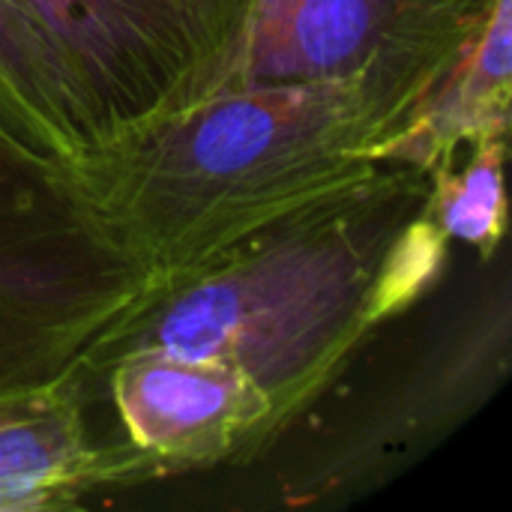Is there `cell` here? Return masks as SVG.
<instances>
[{"instance_id": "cell-1", "label": "cell", "mask_w": 512, "mask_h": 512, "mask_svg": "<svg viewBox=\"0 0 512 512\" xmlns=\"http://www.w3.org/2000/svg\"><path fill=\"white\" fill-rule=\"evenodd\" d=\"M441 69L219 87L69 168L102 222L165 279L375 168L372 150Z\"/></svg>"}, {"instance_id": "cell-2", "label": "cell", "mask_w": 512, "mask_h": 512, "mask_svg": "<svg viewBox=\"0 0 512 512\" xmlns=\"http://www.w3.org/2000/svg\"><path fill=\"white\" fill-rule=\"evenodd\" d=\"M429 186L432 177L414 165L378 162L156 279L150 297L87 357L81 387L135 351L213 360L267 399L282 432L378 333L372 291L381 261Z\"/></svg>"}, {"instance_id": "cell-3", "label": "cell", "mask_w": 512, "mask_h": 512, "mask_svg": "<svg viewBox=\"0 0 512 512\" xmlns=\"http://www.w3.org/2000/svg\"><path fill=\"white\" fill-rule=\"evenodd\" d=\"M153 285L69 162L0 132V396L78 381Z\"/></svg>"}, {"instance_id": "cell-4", "label": "cell", "mask_w": 512, "mask_h": 512, "mask_svg": "<svg viewBox=\"0 0 512 512\" xmlns=\"http://www.w3.org/2000/svg\"><path fill=\"white\" fill-rule=\"evenodd\" d=\"M21 6L72 69L102 144L204 96L252 0H21Z\"/></svg>"}, {"instance_id": "cell-5", "label": "cell", "mask_w": 512, "mask_h": 512, "mask_svg": "<svg viewBox=\"0 0 512 512\" xmlns=\"http://www.w3.org/2000/svg\"><path fill=\"white\" fill-rule=\"evenodd\" d=\"M486 0H252L210 87L441 69Z\"/></svg>"}, {"instance_id": "cell-6", "label": "cell", "mask_w": 512, "mask_h": 512, "mask_svg": "<svg viewBox=\"0 0 512 512\" xmlns=\"http://www.w3.org/2000/svg\"><path fill=\"white\" fill-rule=\"evenodd\" d=\"M117 420L156 480L225 465L279 432L267 399L231 366L135 351L102 375Z\"/></svg>"}, {"instance_id": "cell-7", "label": "cell", "mask_w": 512, "mask_h": 512, "mask_svg": "<svg viewBox=\"0 0 512 512\" xmlns=\"http://www.w3.org/2000/svg\"><path fill=\"white\" fill-rule=\"evenodd\" d=\"M510 297L501 291L489 300L474 324L438 354L435 366L417 372L396 399L384 402L348 447L327 459V468L312 474L291 501H318L372 486L402 456H411L426 441L444 438L456 423L468 420L507 378L510 369Z\"/></svg>"}, {"instance_id": "cell-8", "label": "cell", "mask_w": 512, "mask_h": 512, "mask_svg": "<svg viewBox=\"0 0 512 512\" xmlns=\"http://www.w3.org/2000/svg\"><path fill=\"white\" fill-rule=\"evenodd\" d=\"M84 393L69 378L0 396V512L69 510L102 489L156 480L132 444L90 438Z\"/></svg>"}, {"instance_id": "cell-9", "label": "cell", "mask_w": 512, "mask_h": 512, "mask_svg": "<svg viewBox=\"0 0 512 512\" xmlns=\"http://www.w3.org/2000/svg\"><path fill=\"white\" fill-rule=\"evenodd\" d=\"M512 0H486L477 24L414 102L378 141L372 162L414 165L426 174L456 162L480 138L510 135Z\"/></svg>"}, {"instance_id": "cell-10", "label": "cell", "mask_w": 512, "mask_h": 512, "mask_svg": "<svg viewBox=\"0 0 512 512\" xmlns=\"http://www.w3.org/2000/svg\"><path fill=\"white\" fill-rule=\"evenodd\" d=\"M0 132L60 162L99 144L72 69L21 0H0Z\"/></svg>"}, {"instance_id": "cell-11", "label": "cell", "mask_w": 512, "mask_h": 512, "mask_svg": "<svg viewBox=\"0 0 512 512\" xmlns=\"http://www.w3.org/2000/svg\"><path fill=\"white\" fill-rule=\"evenodd\" d=\"M465 162H450L432 171L426 210L450 237V243L471 246L480 261H492L507 234V192L504 165L510 135L474 141Z\"/></svg>"}, {"instance_id": "cell-12", "label": "cell", "mask_w": 512, "mask_h": 512, "mask_svg": "<svg viewBox=\"0 0 512 512\" xmlns=\"http://www.w3.org/2000/svg\"><path fill=\"white\" fill-rule=\"evenodd\" d=\"M450 246V237L423 204L420 213L399 231L381 261L372 291V318L378 330L411 312L438 288L450 264Z\"/></svg>"}]
</instances>
